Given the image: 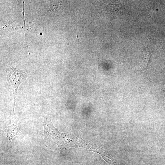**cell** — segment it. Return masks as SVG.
Segmentation results:
<instances>
[{"label":"cell","mask_w":165,"mask_h":165,"mask_svg":"<svg viewBox=\"0 0 165 165\" xmlns=\"http://www.w3.org/2000/svg\"><path fill=\"white\" fill-rule=\"evenodd\" d=\"M6 72L9 86L16 93L21 82L26 77V73L23 70L11 68L7 69Z\"/></svg>","instance_id":"obj_1"},{"label":"cell","mask_w":165,"mask_h":165,"mask_svg":"<svg viewBox=\"0 0 165 165\" xmlns=\"http://www.w3.org/2000/svg\"><path fill=\"white\" fill-rule=\"evenodd\" d=\"M50 7L49 9L47 11V13L48 14H53L56 13L59 9V7L57 5H54L52 3L51 1H50Z\"/></svg>","instance_id":"obj_2"},{"label":"cell","mask_w":165,"mask_h":165,"mask_svg":"<svg viewBox=\"0 0 165 165\" xmlns=\"http://www.w3.org/2000/svg\"><path fill=\"white\" fill-rule=\"evenodd\" d=\"M23 11H22V15H23V22H24V32H25V41H26V47H27V48L28 49V50L29 53V55H30V54L28 48V45H27V43H26V42L25 30V20H24V1H23Z\"/></svg>","instance_id":"obj_3"}]
</instances>
